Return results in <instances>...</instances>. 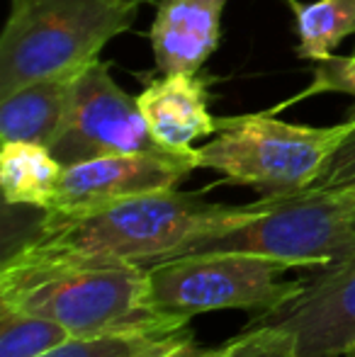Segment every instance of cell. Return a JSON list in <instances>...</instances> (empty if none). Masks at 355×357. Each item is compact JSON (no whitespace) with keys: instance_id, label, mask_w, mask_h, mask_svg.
<instances>
[{"instance_id":"cell-1","label":"cell","mask_w":355,"mask_h":357,"mask_svg":"<svg viewBox=\"0 0 355 357\" xmlns=\"http://www.w3.org/2000/svg\"><path fill=\"white\" fill-rule=\"evenodd\" d=\"M263 199L241 207L204 202L192 192H151L83 212H39L29 234L3 260L47 265H151L192 241L246 224Z\"/></svg>"},{"instance_id":"cell-2","label":"cell","mask_w":355,"mask_h":357,"mask_svg":"<svg viewBox=\"0 0 355 357\" xmlns=\"http://www.w3.org/2000/svg\"><path fill=\"white\" fill-rule=\"evenodd\" d=\"M0 304L47 316L73 338L188 328L190 319L161 311L144 265H47L3 260Z\"/></svg>"},{"instance_id":"cell-3","label":"cell","mask_w":355,"mask_h":357,"mask_svg":"<svg viewBox=\"0 0 355 357\" xmlns=\"http://www.w3.org/2000/svg\"><path fill=\"white\" fill-rule=\"evenodd\" d=\"M144 0H10L0 37V98L22 85L71 78L134 24Z\"/></svg>"},{"instance_id":"cell-4","label":"cell","mask_w":355,"mask_h":357,"mask_svg":"<svg viewBox=\"0 0 355 357\" xmlns=\"http://www.w3.org/2000/svg\"><path fill=\"white\" fill-rule=\"evenodd\" d=\"M355 188L263 197V212L246 224L207 234L178 255L251 253L287 268H326L355 255ZM173 255V258H178Z\"/></svg>"},{"instance_id":"cell-5","label":"cell","mask_w":355,"mask_h":357,"mask_svg":"<svg viewBox=\"0 0 355 357\" xmlns=\"http://www.w3.org/2000/svg\"><path fill=\"white\" fill-rule=\"evenodd\" d=\"M351 129L353 119L307 127L275 119L273 112L222 117V129L197 149V168L222 173L227 183L248 185L263 197L302 192Z\"/></svg>"},{"instance_id":"cell-6","label":"cell","mask_w":355,"mask_h":357,"mask_svg":"<svg viewBox=\"0 0 355 357\" xmlns=\"http://www.w3.org/2000/svg\"><path fill=\"white\" fill-rule=\"evenodd\" d=\"M287 270L280 260L251 253L178 255L146 265L153 304L185 319L224 309L273 314L304 289V280H285Z\"/></svg>"},{"instance_id":"cell-7","label":"cell","mask_w":355,"mask_h":357,"mask_svg":"<svg viewBox=\"0 0 355 357\" xmlns=\"http://www.w3.org/2000/svg\"><path fill=\"white\" fill-rule=\"evenodd\" d=\"M137 98L119 88L109 63L95 61L71 83L63 127L49 146L63 165L117 153L158 151Z\"/></svg>"},{"instance_id":"cell-8","label":"cell","mask_w":355,"mask_h":357,"mask_svg":"<svg viewBox=\"0 0 355 357\" xmlns=\"http://www.w3.org/2000/svg\"><path fill=\"white\" fill-rule=\"evenodd\" d=\"M197 168V149L117 153L63 165L54 204L44 212H83L122 199L176 190Z\"/></svg>"},{"instance_id":"cell-9","label":"cell","mask_w":355,"mask_h":357,"mask_svg":"<svg viewBox=\"0 0 355 357\" xmlns=\"http://www.w3.org/2000/svg\"><path fill=\"white\" fill-rule=\"evenodd\" d=\"M253 321L292 331L297 357H343L355 343V255L322 268L297 299Z\"/></svg>"},{"instance_id":"cell-10","label":"cell","mask_w":355,"mask_h":357,"mask_svg":"<svg viewBox=\"0 0 355 357\" xmlns=\"http://www.w3.org/2000/svg\"><path fill=\"white\" fill-rule=\"evenodd\" d=\"M137 102L161 149L190 151L197 139L222 129V117H212L207 107L209 78L199 73L161 75L137 95Z\"/></svg>"},{"instance_id":"cell-11","label":"cell","mask_w":355,"mask_h":357,"mask_svg":"<svg viewBox=\"0 0 355 357\" xmlns=\"http://www.w3.org/2000/svg\"><path fill=\"white\" fill-rule=\"evenodd\" d=\"M224 5L227 0H158L149 29L158 73L202 71L222 39Z\"/></svg>"},{"instance_id":"cell-12","label":"cell","mask_w":355,"mask_h":357,"mask_svg":"<svg viewBox=\"0 0 355 357\" xmlns=\"http://www.w3.org/2000/svg\"><path fill=\"white\" fill-rule=\"evenodd\" d=\"M73 78L37 80L0 98V139L52 146L66 119Z\"/></svg>"},{"instance_id":"cell-13","label":"cell","mask_w":355,"mask_h":357,"mask_svg":"<svg viewBox=\"0 0 355 357\" xmlns=\"http://www.w3.org/2000/svg\"><path fill=\"white\" fill-rule=\"evenodd\" d=\"M63 163L49 146L29 142H3L0 188L10 207L49 209L59 192Z\"/></svg>"},{"instance_id":"cell-14","label":"cell","mask_w":355,"mask_h":357,"mask_svg":"<svg viewBox=\"0 0 355 357\" xmlns=\"http://www.w3.org/2000/svg\"><path fill=\"white\" fill-rule=\"evenodd\" d=\"M297 24V56L326 61L338 44L355 34V0H287Z\"/></svg>"},{"instance_id":"cell-15","label":"cell","mask_w":355,"mask_h":357,"mask_svg":"<svg viewBox=\"0 0 355 357\" xmlns=\"http://www.w3.org/2000/svg\"><path fill=\"white\" fill-rule=\"evenodd\" d=\"M188 331L190 328L71 338L42 357H156L178 345Z\"/></svg>"},{"instance_id":"cell-16","label":"cell","mask_w":355,"mask_h":357,"mask_svg":"<svg viewBox=\"0 0 355 357\" xmlns=\"http://www.w3.org/2000/svg\"><path fill=\"white\" fill-rule=\"evenodd\" d=\"M66 326L0 304V357H42L71 340Z\"/></svg>"},{"instance_id":"cell-17","label":"cell","mask_w":355,"mask_h":357,"mask_svg":"<svg viewBox=\"0 0 355 357\" xmlns=\"http://www.w3.org/2000/svg\"><path fill=\"white\" fill-rule=\"evenodd\" d=\"M212 357H297V343L282 324L253 321L243 333L217 345Z\"/></svg>"},{"instance_id":"cell-18","label":"cell","mask_w":355,"mask_h":357,"mask_svg":"<svg viewBox=\"0 0 355 357\" xmlns=\"http://www.w3.org/2000/svg\"><path fill=\"white\" fill-rule=\"evenodd\" d=\"M322 93H348L355 98V54L353 56H331L326 61H319L314 68V80L309 88H304L302 93H297L294 98L280 102L278 107L268 109V112L278 114L280 109L292 107L294 102H302V100L312 98V95H322ZM355 122V107L351 112V117Z\"/></svg>"},{"instance_id":"cell-19","label":"cell","mask_w":355,"mask_h":357,"mask_svg":"<svg viewBox=\"0 0 355 357\" xmlns=\"http://www.w3.org/2000/svg\"><path fill=\"white\" fill-rule=\"evenodd\" d=\"M314 190H348L355 188V122L341 144L328 155L319 178L312 183Z\"/></svg>"},{"instance_id":"cell-20","label":"cell","mask_w":355,"mask_h":357,"mask_svg":"<svg viewBox=\"0 0 355 357\" xmlns=\"http://www.w3.org/2000/svg\"><path fill=\"white\" fill-rule=\"evenodd\" d=\"M214 350L217 348H202V345H197L192 331H188V335H185L178 345H173L171 350H166V353H161L156 357H212Z\"/></svg>"},{"instance_id":"cell-21","label":"cell","mask_w":355,"mask_h":357,"mask_svg":"<svg viewBox=\"0 0 355 357\" xmlns=\"http://www.w3.org/2000/svg\"><path fill=\"white\" fill-rule=\"evenodd\" d=\"M343 357H355V343L351 345V348H348V353H346V355H343Z\"/></svg>"},{"instance_id":"cell-22","label":"cell","mask_w":355,"mask_h":357,"mask_svg":"<svg viewBox=\"0 0 355 357\" xmlns=\"http://www.w3.org/2000/svg\"><path fill=\"white\" fill-rule=\"evenodd\" d=\"M144 3H151V5H158V0H144Z\"/></svg>"},{"instance_id":"cell-23","label":"cell","mask_w":355,"mask_h":357,"mask_svg":"<svg viewBox=\"0 0 355 357\" xmlns=\"http://www.w3.org/2000/svg\"><path fill=\"white\" fill-rule=\"evenodd\" d=\"M353 229H355V216H353Z\"/></svg>"}]
</instances>
